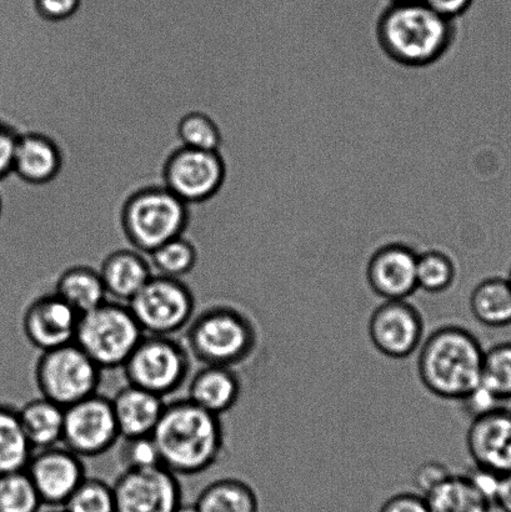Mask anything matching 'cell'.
Instances as JSON below:
<instances>
[{"label": "cell", "mask_w": 511, "mask_h": 512, "mask_svg": "<svg viewBox=\"0 0 511 512\" xmlns=\"http://www.w3.org/2000/svg\"><path fill=\"white\" fill-rule=\"evenodd\" d=\"M57 512H64V511H57Z\"/></svg>", "instance_id": "cell-46"}, {"label": "cell", "mask_w": 511, "mask_h": 512, "mask_svg": "<svg viewBox=\"0 0 511 512\" xmlns=\"http://www.w3.org/2000/svg\"><path fill=\"white\" fill-rule=\"evenodd\" d=\"M508 280H509V283L511 285V269H510V273H509V276H508Z\"/></svg>", "instance_id": "cell-44"}, {"label": "cell", "mask_w": 511, "mask_h": 512, "mask_svg": "<svg viewBox=\"0 0 511 512\" xmlns=\"http://www.w3.org/2000/svg\"><path fill=\"white\" fill-rule=\"evenodd\" d=\"M33 454L17 406L0 403V476L24 471Z\"/></svg>", "instance_id": "cell-25"}, {"label": "cell", "mask_w": 511, "mask_h": 512, "mask_svg": "<svg viewBox=\"0 0 511 512\" xmlns=\"http://www.w3.org/2000/svg\"><path fill=\"white\" fill-rule=\"evenodd\" d=\"M458 23L442 17L423 2L393 5L375 23L383 52L405 67H428L448 52Z\"/></svg>", "instance_id": "cell-2"}, {"label": "cell", "mask_w": 511, "mask_h": 512, "mask_svg": "<svg viewBox=\"0 0 511 512\" xmlns=\"http://www.w3.org/2000/svg\"><path fill=\"white\" fill-rule=\"evenodd\" d=\"M452 474L447 465L439 463V461H428L415 470L414 485L422 493V496H425Z\"/></svg>", "instance_id": "cell-37"}, {"label": "cell", "mask_w": 511, "mask_h": 512, "mask_svg": "<svg viewBox=\"0 0 511 512\" xmlns=\"http://www.w3.org/2000/svg\"><path fill=\"white\" fill-rule=\"evenodd\" d=\"M20 423L34 450L62 444L65 409L40 396L18 408Z\"/></svg>", "instance_id": "cell-23"}, {"label": "cell", "mask_w": 511, "mask_h": 512, "mask_svg": "<svg viewBox=\"0 0 511 512\" xmlns=\"http://www.w3.org/2000/svg\"><path fill=\"white\" fill-rule=\"evenodd\" d=\"M0 213H2V199H0Z\"/></svg>", "instance_id": "cell-45"}, {"label": "cell", "mask_w": 511, "mask_h": 512, "mask_svg": "<svg viewBox=\"0 0 511 512\" xmlns=\"http://www.w3.org/2000/svg\"><path fill=\"white\" fill-rule=\"evenodd\" d=\"M144 331L128 304L105 301L80 315L74 343L102 370L123 368Z\"/></svg>", "instance_id": "cell-5"}, {"label": "cell", "mask_w": 511, "mask_h": 512, "mask_svg": "<svg viewBox=\"0 0 511 512\" xmlns=\"http://www.w3.org/2000/svg\"><path fill=\"white\" fill-rule=\"evenodd\" d=\"M482 384L502 403L511 400V340L484 351Z\"/></svg>", "instance_id": "cell-30"}, {"label": "cell", "mask_w": 511, "mask_h": 512, "mask_svg": "<svg viewBox=\"0 0 511 512\" xmlns=\"http://www.w3.org/2000/svg\"><path fill=\"white\" fill-rule=\"evenodd\" d=\"M379 512H430V510L424 496L398 494L385 501Z\"/></svg>", "instance_id": "cell-39"}, {"label": "cell", "mask_w": 511, "mask_h": 512, "mask_svg": "<svg viewBox=\"0 0 511 512\" xmlns=\"http://www.w3.org/2000/svg\"><path fill=\"white\" fill-rule=\"evenodd\" d=\"M178 138L183 148L218 152L222 132L217 122L203 112L184 115L178 124Z\"/></svg>", "instance_id": "cell-32"}, {"label": "cell", "mask_w": 511, "mask_h": 512, "mask_svg": "<svg viewBox=\"0 0 511 512\" xmlns=\"http://www.w3.org/2000/svg\"><path fill=\"white\" fill-rule=\"evenodd\" d=\"M128 306L145 335L173 336L194 318L195 296L183 279L154 274Z\"/></svg>", "instance_id": "cell-9"}, {"label": "cell", "mask_w": 511, "mask_h": 512, "mask_svg": "<svg viewBox=\"0 0 511 512\" xmlns=\"http://www.w3.org/2000/svg\"><path fill=\"white\" fill-rule=\"evenodd\" d=\"M54 293L72 306L79 315L98 308L108 300L99 270L88 264H75L65 268L58 276Z\"/></svg>", "instance_id": "cell-22"}, {"label": "cell", "mask_w": 511, "mask_h": 512, "mask_svg": "<svg viewBox=\"0 0 511 512\" xmlns=\"http://www.w3.org/2000/svg\"><path fill=\"white\" fill-rule=\"evenodd\" d=\"M415 2H422V0H390V3H392L393 5L409 4V3H415Z\"/></svg>", "instance_id": "cell-43"}, {"label": "cell", "mask_w": 511, "mask_h": 512, "mask_svg": "<svg viewBox=\"0 0 511 512\" xmlns=\"http://www.w3.org/2000/svg\"><path fill=\"white\" fill-rule=\"evenodd\" d=\"M119 440L112 400L94 394L65 409L62 445L80 458H98Z\"/></svg>", "instance_id": "cell-10"}, {"label": "cell", "mask_w": 511, "mask_h": 512, "mask_svg": "<svg viewBox=\"0 0 511 512\" xmlns=\"http://www.w3.org/2000/svg\"><path fill=\"white\" fill-rule=\"evenodd\" d=\"M110 400L120 439L153 435L167 404L160 396L130 384Z\"/></svg>", "instance_id": "cell-18"}, {"label": "cell", "mask_w": 511, "mask_h": 512, "mask_svg": "<svg viewBox=\"0 0 511 512\" xmlns=\"http://www.w3.org/2000/svg\"><path fill=\"white\" fill-rule=\"evenodd\" d=\"M470 310L488 328L511 325V285L508 278L493 276L480 281L470 295Z\"/></svg>", "instance_id": "cell-24"}, {"label": "cell", "mask_w": 511, "mask_h": 512, "mask_svg": "<svg viewBox=\"0 0 511 512\" xmlns=\"http://www.w3.org/2000/svg\"><path fill=\"white\" fill-rule=\"evenodd\" d=\"M435 13L450 20H458L468 12L473 0H422Z\"/></svg>", "instance_id": "cell-40"}, {"label": "cell", "mask_w": 511, "mask_h": 512, "mask_svg": "<svg viewBox=\"0 0 511 512\" xmlns=\"http://www.w3.org/2000/svg\"><path fill=\"white\" fill-rule=\"evenodd\" d=\"M25 473L37 489L43 505L62 506L87 478L83 459L65 446L38 450Z\"/></svg>", "instance_id": "cell-14"}, {"label": "cell", "mask_w": 511, "mask_h": 512, "mask_svg": "<svg viewBox=\"0 0 511 512\" xmlns=\"http://www.w3.org/2000/svg\"><path fill=\"white\" fill-rule=\"evenodd\" d=\"M368 333L380 354L405 359L422 345L424 321L419 310L407 300H388L370 316Z\"/></svg>", "instance_id": "cell-13"}, {"label": "cell", "mask_w": 511, "mask_h": 512, "mask_svg": "<svg viewBox=\"0 0 511 512\" xmlns=\"http://www.w3.org/2000/svg\"><path fill=\"white\" fill-rule=\"evenodd\" d=\"M63 511L115 512L113 485L100 479L85 478L63 505Z\"/></svg>", "instance_id": "cell-33"}, {"label": "cell", "mask_w": 511, "mask_h": 512, "mask_svg": "<svg viewBox=\"0 0 511 512\" xmlns=\"http://www.w3.org/2000/svg\"><path fill=\"white\" fill-rule=\"evenodd\" d=\"M457 278L454 261L442 250H428L418 255L417 284L429 294H442L452 288Z\"/></svg>", "instance_id": "cell-29"}, {"label": "cell", "mask_w": 511, "mask_h": 512, "mask_svg": "<svg viewBox=\"0 0 511 512\" xmlns=\"http://www.w3.org/2000/svg\"><path fill=\"white\" fill-rule=\"evenodd\" d=\"M42 506L25 470L0 476V512H39Z\"/></svg>", "instance_id": "cell-31"}, {"label": "cell", "mask_w": 511, "mask_h": 512, "mask_svg": "<svg viewBox=\"0 0 511 512\" xmlns=\"http://www.w3.org/2000/svg\"><path fill=\"white\" fill-rule=\"evenodd\" d=\"M80 315L55 293L44 294L27 306L22 318L25 339L44 351L73 344Z\"/></svg>", "instance_id": "cell-15"}, {"label": "cell", "mask_w": 511, "mask_h": 512, "mask_svg": "<svg viewBox=\"0 0 511 512\" xmlns=\"http://www.w3.org/2000/svg\"><path fill=\"white\" fill-rule=\"evenodd\" d=\"M174 512H198V510L195 508V505L180 504L178 508L174 510Z\"/></svg>", "instance_id": "cell-42"}, {"label": "cell", "mask_w": 511, "mask_h": 512, "mask_svg": "<svg viewBox=\"0 0 511 512\" xmlns=\"http://www.w3.org/2000/svg\"><path fill=\"white\" fill-rule=\"evenodd\" d=\"M242 381L234 368L204 365L190 379L188 399L210 414L222 416L237 405Z\"/></svg>", "instance_id": "cell-20"}, {"label": "cell", "mask_w": 511, "mask_h": 512, "mask_svg": "<svg viewBox=\"0 0 511 512\" xmlns=\"http://www.w3.org/2000/svg\"><path fill=\"white\" fill-rule=\"evenodd\" d=\"M459 401L462 403L465 413H467L472 420L502 406L500 405L502 401H500L492 391L485 388L482 383Z\"/></svg>", "instance_id": "cell-35"}, {"label": "cell", "mask_w": 511, "mask_h": 512, "mask_svg": "<svg viewBox=\"0 0 511 512\" xmlns=\"http://www.w3.org/2000/svg\"><path fill=\"white\" fill-rule=\"evenodd\" d=\"M483 359L477 336L462 326H443L422 345L419 379L438 398L459 401L482 383Z\"/></svg>", "instance_id": "cell-3"}, {"label": "cell", "mask_w": 511, "mask_h": 512, "mask_svg": "<svg viewBox=\"0 0 511 512\" xmlns=\"http://www.w3.org/2000/svg\"><path fill=\"white\" fill-rule=\"evenodd\" d=\"M18 133L3 120H0V180L13 172V157Z\"/></svg>", "instance_id": "cell-38"}, {"label": "cell", "mask_w": 511, "mask_h": 512, "mask_svg": "<svg viewBox=\"0 0 511 512\" xmlns=\"http://www.w3.org/2000/svg\"><path fill=\"white\" fill-rule=\"evenodd\" d=\"M198 512H259V500L252 486L243 480H215L198 496Z\"/></svg>", "instance_id": "cell-27"}, {"label": "cell", "mask_w": 511, "mask_h": 512, "mask_svg": "<svg viewBox=\"0 0 511 512\" xmlns=\"http://www.w3.org/2000/svg\"><path fill=\"white\" fill-rule=\"evenodd\" d=\"M123 370L128 384L165 399L187 383L192 355L173 336L144 335Z\"/></svg>", "instance_id": "cell-7"}, {"label": "cell", "mask_w": 511, "mask_h": 512, "mask_svg": "<svg viewBox=\"0 0 511 512\" xmlns=\"http://www.w3.org/2000/svg\"><path fill=\"white\" fill-rule=\"evenodd\" d=\"M102 369L75 343L44 351L35 364V384L43 398L67 409L94 394Z\"/></svg>", "instance_id": "cell-8"}, {"label": "cell", "mask_w": 511, "mask_h": 512, "mask_svg": "<svg viewBox=\"0 0 511 512\" xmlns=\"http://www.w3.org/2000/svg\"><path fill=\"white\" fill-rule=\"evenodd\" d=\"M424 498L430 512H490L493 506L467 475H450Z\"/></svg>", "instance_id": "cell-26"}, {"label": "cell", "mask_w": 511, "mask_h": 512, "mask_svg": "<svg viewBox=\"0 0 511 512\" xmlns=\"http://www.w3.org/2000/svg\"><path fill=\"white\" fill-rule=\"evenodd\" d=\"M187 203L165 187L135 193L125 204L123 227L132 248L144 255L178 237L187 227Z\"/></svg>", "instance_id": "cell-6"}, {"label": "cell", "mask_w": 511, "mask_h": 512, "mask_svg": "<svg viewBox=\"0 0 511 512\" xmlns=\"http://www.w3.org/2000/svg\"><path fill=\"white\" fill-rule=\"evenodd\" d=\"M153 439L165 469L175 475L205 473L224 453L225 435L220 416L187 399L165 404Z\"/></svg>", "instance_id": "cell-1"}, {"label": "cell", "mask_w": 511, "mask_h": 512, "mask_svg": "<svg viewBox=\"0 0 511 512\" xmlns=\"http://www.w3.org/2000/svg\"><path fill=\"white\" fill-rule=\"evenodd\" d=\"M113 491L115 512H174L182 504L178 476L164 466L123 470Z\"/></svg>", "instance_id": "cell-12"}, {"label": "cell", "mask_w": 511, "mask_h": 512, "mask_svg": "<svg viewBox=\"0 0 511 512\" xmlns=\"http://www.w3.org/2000/svg\"><path fill=\"white\" fill-rule=\"evenodd\" d=\"M83 0H33L35 12L48 22H63L78 12Z\"/></svg>", "instance_id": "cell-36"}, {"label": "cell", "mask_w": 511, "mask_h": 512, "mask_svg": "<svg viewBox=\"0 0 511 512\" xmlns=\"http://www.w3.org/2000/svg\"><path fill=\"white\" fill-rule=\"evenodd\" d=\"M225 177L219 152L179 148L170 155L164 170V187L184 203L204 202L217 194Z\"/></svg>", "instance_id": "cell-11"}, {"label": "cell", "mask_w": 511, "mask_h": 512, "mask_svg": "<svg viewBox=\"0 0 511 512\" xmlns=\"http://www.w3.org/2000/svg\"><path fill=\"white\" fill-rule=\"evenodd\" d=\"M198 250L189 239L182 237L170 240L148 255L154 274L168 278L184 279L198 265Z\"/></svg>", "instance_id": "cell-28"}, {"label": "cell", "mask_w": 511, "mask_h": 512, "mask_svg": "<svg viewBox=\"0 0 511 512\" xmlns=\"http://www.w3.org/2000/svg\"><path fill=\"white\" fill-rule=\"evenodd\" d=\"M494 505L504 512H511V473L500 476Z\"/></svg>", "instance_id": "cell-41"}, {"label": "cell", "mask_w": 511, "mask_h": 512, "mask_svg": "<svg viewBox=\"0 0 511 512\" xmlns=\"http://www.w3.org/2000/svg\"><path fill=\"white\" fill-rule=\"evenodd\" d=\"M60 165L62 154L53 139L33 132L18 135L13 157V173L18 178L44 184L58 174Z\"/></svg>", "instance_id": "cell-21"}, {"label": "cell", "mask_w": 511, "mask_h": 512, "mask_svg": "<svg viewBox=\"0 0 511 512\" xmlns=\"http://www.w3.org/2000/svg\"><path fill=\"white\" fill-rule=\"evenodd\" d=\"M417 263L418 254L407 245H384L367 266L370 289L385 301L407 300L418 290Z\"/></svg>", "instance_id": "cell-16"}, {"label": "cell", "mask_w": 511, "mask_h": 512, "mask_svg": "<svg viewBox=\"0 0 511 512\" xmlns=\"http://www.w3.org/2000/svg\"><path fill=\"white\" fill-rule=\"evenodd\" d=\"M108 298L128 304L154 275L147 255L119 249L105 256L98 268Z\"/></svg>", "instance_id": "cell-19"}, {"label": "cell", "mask_w": 511, "mask_h": 512, "mask_svg": "<svg viewBox=\"0 0 511 512\" xmlns=\"http://www.w3.org/2000/svg\"><path fill=\"white\" fill-rule=\"evenodd\" d=\"M122 440L119 461L124 470H143L163 466L152 435Z\"/></svg>", "instance_id": "cell-34"}, {"label": "cell", "mask_w": 511, "mask_h": 512, "mask_svg": "<svg viewBox=\"0 0 511 512\" xmlns=\"http://www.w3.org/2000/svg\"><path fill=\"white\" fill-rule=\"evenodd\" d=\"M187 349L203 365L234 368L244 363L257 348L253 321L234 306L213 305L190 321Z\"/></svg>", "instance_id": "cell-4"}, {"label": "cell", "mask_w": 511, "mask_h": 512, "mask_svg": "<svg viewBox=\"0 0 511 512\" xmlns=\"http://www.w3.org/2000/svg\"><path fill=\"white\" fill-rule=\"evenodd\" d=\"M467 449L478 468L498 475L511 473V410L500 406L473 419Z\"/></svg>", "instance_id": "cell-17"}]
</instances>
